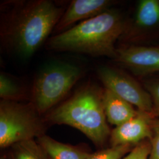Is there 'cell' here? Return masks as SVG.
I'll return each mask as SVG.
<instances>
[{
  "mask_svg": "<svg viewBox=\"0 0 159 159\" xmlns=\"http://www.w3.org/2000/svg\"><path fill=\"white\" fill-rule=\"evenodd\" d=\"M1 9V46L22 59L31 57L44 44L66 10L50 0L7 1Z\"/></svg>",
  "mask_w": 159,
  "mask_h": 159,
  "instance_id": "6da1fadb",
  "label": "cell"
},
{
  "mask_svg": "<svg viewBox=\"0 0 159 159\" xmlns=\"http://www.w3.org/2000/svg\"><path fill=\"white\" fill-rule=\"evenodd\" d=\"M126 24L119 12L108 10L51 37L47 45L54 51L76 52L115 59V44L124 33Z\"/></svg>",
  "mask_w": 159,
  "mask_h": 159,
  "instance_id": "7a4b0ae2",
  "label": "cell"
},
{
  "mask_svg": "<svg viewBox=\"0 0 159 159\" xmlns=\"http://www.w3.org/2000/svg\"><path fill=\"white\" fill-rule=\"evenodd\" d=\"M102 91L89 84L81 87L74 95L47 116L53 124L76 128L96 144H102L110 134L102 104Z\"/></svg>",
  "mask_w": 159,
  "mask_h": 159,
  "instance_id": "3957f363",
  "label": "cell"
},
{
  "mask_svg": "<svg viewBox=\"0 0 159 159\" xmlns=\"http://www.w3.org/2000/svg\"><path fill=\"white\" fill-rule=\"evenodd\" d=\"M81 75L79 67L67 63H53L42 70L31 90V102L39 113H45L63 99Z\"/></svg>",
  "mask_w": 159,
  "mask_h": 159,
  "instance_id": "277c9868",
  "label": "cell"
},
{
  "mask_svg": "<svg viewBox=\"0 0 159 159\" xmlns=\"http://www.w3.org/2000/svg\"><path fill=\"white\" fill-rule=\"evenodd\" d=\"M39 111L31 102L22 104L2 100L0 102V146L12 144L41 136L44 125Z\"/></svg>",
  "mask_w": 159,
  "mask_h": 159,
  "instance_id": "5b68a950",
  "label": "cell"
},
{
  "mask_svg": "<svg viewBox=\"0 0 159 159\" xmlns=\"http://www.w3.org/2000/svg\"><path fill=\"white\" fill-rule=\"evenodd\" d=\"M98 75L105 88L137 107L139 111L154 113L150 94L129 74L118 68L104 66L98 69Z\"/></svg>",
  "mask_w": 159,
  "mask_h": 159,
  "instance_id": "8992f818",
  "label": "cell"
},
{
  "mask_svg": "<svg viewBox=\"0 0 159 159\" xmlns=\"http://www.w3.org/2000/svg\"><path fill=\"white\" fill-rule=\"evenodd\" d=\"M133 74L144 76L159 72V46H123L114 59Z\"/></svg>",
  "mask_w": 159,
  "mask_h": 159,
  "instance_id": "52a82bcc",
  "label": "cell"
},
{
  "mask_svg": "<svg viewBox=\"0 0 159 159\" xmlns=\"http://www.w3.org/2000/svg\"><path fill=\"white\" fill-rule=\"evenodd\" d=\"M159 31V0L139 1L130 24H126L123 35L129 40L144 38Z\"/></svg>",
  "mask_w": 159,
  "mask_h": 159,
  "instance_id": "ba28073f",
  "label": "cell"
},
{
  "mask_svg": "<svg viewBox=\"0 0 159 159\" xmlns=\"http://www.w3.org/2000/svg\"><path fill=\"white\" fill-rule=\"evenodd\" d=\"M154 113L138 111L136 115L116 127L111 133V142L113 146L131 145L153 136Z\"/></svg>",
  "mask_w": 159,
  "mask_h": 159,
  "instance_id": "9c48e42d",
  "label": "cell"
},
{
  "mask_svg": "<svg viewBox=\"0 0 159 159\" xmlns=\"http://www.w3.org/2000/svg\"><path fill=\"white\" fill-rule=\"evenodd\" d=\"M112 1L108 0H74L66 9L54 31L60 34L82 20H88L108 10Z\"/></svg>",
  "mask_w": 159,
  "mask_h": 159,
  "instance_id": "30bf717a",
  "label": "cell"
},
{
  "mask_svg": "<svg viewBox=\"0 0 159 159\" xmlns=\"http://www.w3.org/2000/svg\"><path fill=\"white\" fill-rule=\"evenodd\" d=\"M102 104L107 121L116 126L132 119L138 112L130 103L106 88L102 91Z\"/></svg>",
  "mask_w": 159,
  "mask_h": 159,
  "instance_id": "8fae6325",
  "label": "cell"
},
{
  "mask_svg": "<svg viewBox=\"0 0 159 159\" xmlns=\"http://www.w3.org/2000/svg\"><path fill=\"white\" fill-rule=\"evenodd\" d=\"M39 142L49 159H86L90 155L77 148L58 142L45 135L40 136Z\"/></svg>",
  "mask_w": 159,
  "mask_h": 159,
  "instance_id": "7c38bea8",
  "label": "cell"
},
{
  "mask_svg": "<svg viewBox=\"0 0 159 159\" xmlns=\"http://www.w3.org/2000/svg\"><path fill=\"white\" fill-rule=\"evenodd\" d=\"M25 91L21 85L8 74H0V97L2 100L16 101L25 97Z\"/></svg>",
  "mask_w": 159,
  "mask_h": 159,
  "instance_id": "4fadbf2b",
  "label": "cell"
},
{
  "mask_svg": "<svg viewBox=\"0 0 159 159\" xmlns=\"http://www.w3.org/2000/svg\"><path fill=\"white\" fill-rule=\"evenodd\" d=\"M15 159H48L40 145L33 140H29L15 144Z\"/></svg>",
  "mask_w": 159,
  "mask_h": 159,
  "instance_id": "5bb4252c",
  "label": "cell"
},
{
  "mask_svg": "<svg viewBox=\"0 0 159 159\" xmlns=\"http://www.w3.org/2000/svg\"><path fill=\"white\" fill-rule=\"evenodd\" d=\"M131 145H120L113 146L96 153L90 154L86 159H120L129 151Z\"/></svg>",
  "mask_w": 159,
  "mask_h": 159,
  "instance_id": "9a60e30c",
  "label": "cell"
},
{
  "mask_svg": "<svg viewBox=\"0 0 159 159\" xmlns=\"http://www.w3.org/2000/svg\"><path fill=\"white\" fill-rule=\"evenodd\" d=\"M150 150L151 144L147 142L141 143L123 159H148Z\"/></svg>",
  "mask_w": 159,
  "mask_h": 159,
  "instance_id": "2e32d148",
  "label": "cell"
},
{
  "mask_svg": "<svg viewBox=\"0 0 159 159\" xmlns=\"http://www.w3.org/2000/svg\"><path fill=\"white\" fill-rule=\"evenodd\" d=\"M144 86L152 97L154 107L159 113V79L148 80L145 81Z\"/></svg>",
  "mask_w": 159,
  "mask_h": 159,
  "instance_id": "e0dca14e",
  "label": "cell"
},
{
  "mask_svg": "<svg viewBox=\"0 0 159 159\" xmlns=\"http://www.w3.org/2000/svg\"><path fill=\"white\" fill-rule=\"evenodd\" d=\"M148 159H159V121L153 124L151 150Z\"/></svg>",
  "mask_w": 159,
  "mask_h": 159,
  "instance_id": "ac0fdd59",
  "label": "cell"
},
{
  "mask_svg": "<svg viewBox=\"0 0 159 159\" xmlns=\"http://www.w3.org/2000/svg\"></svg>",
  "mask_w": 159,
  "mask_h": 159,
  "instance_id": "d6986e66",
  "label": "cell"
}]
</instances>
